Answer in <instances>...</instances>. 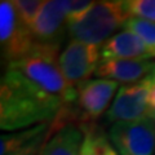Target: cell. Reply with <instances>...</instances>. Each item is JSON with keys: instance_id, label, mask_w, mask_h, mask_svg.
<instances>
[{"instance_id": "15", "label": "cell", "mask_w": 155, "mask_h": 155, "mask_svg": "<svg viewBox=\"0 0 155 155\" xmlns=\"http://www.w3.org/2000/svg\"><path fill=\"white\" fill-rule=\"evenodd\" d=\"M123 28L136 34L155 57V22L140 18H128L123 25Z\"/></svg>"}, {"instance_id": "19", "label": "cell", "mask_w": 155, "mask_h": 155, "mask_svg": "<svg viewBox=\"0 0 155 155\" xmlns=\"http://www.w3.org/2000/svg\"><path fill=\"white\" fill-rule=\"evenodd\" d=\"M47 137H48V132L45 134L40 136V137H38L36 140H34L32 142L26 145V146L22 147L21 150L13 153L12 155H39L43 145H44V141H47Z\"/></svg>"}, {"instance_id": "4", "label": "cell", "mask_w": 155, "mask_h": 155, "mask_svg": "<svg viewBox=\"0 0 155 155\" xmlns=\"http://www.w3.org/2000/svg\"><path fill=\"white\" fill-rule=\"evenodd\" d=\"M116 89L118 81L107 79H91L78 87L76 101L72 104L76 125L85 128L96 124V120L107 110Z\"/></svg>"}, {"instance_id": "11", "label": "cell", "mask_w": 155, "mask_h": 155, "mask_svg": "<svg viewBox=\"0 0 155 155\" xmlns=\"http://www.w3.org/2000/svg\"><path fill=\"white\" fill-rule=\"evenodd\" d=\"M153 61L141 60H106L101 61L94 75L100 79L118 83L134 84L145 79L153 70Z\"/></svg>"}, {"instance_id": "2", "label": "cell", "mask_w": 155, "mask_h": 155, "mask_svg": "<svg viewBox=\"0 0 155 155\" xmlns=\"http://www.w3.org/2000/svg\"><path fill=\"white\" fill-rule=\"evenodd\" d=\"M60 45L36 41L25 57L7 67L16 69L36 87L61 100L65 105H72L76 101L78 92L67 83L61 71Z\"/></svg>"}, {"instance_id": "6", "label": "cell", "mask_w": 155, "mask_h": 155, "mask_svg": "<svg viewBox=\"0 0 155 155\" xmlns=\"http://www.w3.org/2000/svg\"><path fill=\"white\" fill-rule=\"evenodd\" d=\"M110 141L119 155H153L155 151V120L143 118L118 122L110 128Z\"/></svg>"}, {"instance_id": "22", "label": "cell", "mask_w": 155, "mask_h": 155, "mask_svg": "<svg viewBox=\"0 0 155 155\" xmlns=\"http://www.w3.org/2000/svg\"><path fill=\"white\" fill-rule=\"evenodd\" d=\"M151 118H153V119H154V120H155V113H154V114H153V115H151Z\"/></svg>"}, {"instance_id": "18", "label": "cell", "mask_w": 155, "mask_h": 155, "mask_svg": "<svg viewBox=\"0 0 155 155\" xmlns=\"http://www.w3.org/2000/svg\"><path fill=\"white\" fill-rule=\"evenodd\" d=\"M62 3H64L67 16V25L80 19L94 4V2H87V0H75V2H62Z\"/></svg>"}, {"instance_id": "13", "label": "cell", "mask_w": 155, "mask_h": 155, "mask_svg": "<svg viewBox=\"0 0 155 155\" xmlns=\"http://www.w3.org/2000/svg\"><path fill=\"white\" fill-rule=\"evenodd\" d=\"M51 124H40L32 128L18 130L12 134H4L0 137V155H12L38 137L45 134Z\"/></svg>"}, {"instance_id": "3", "label": "cell", "mask_w": 155, "mask_h": 155, "mask_svg": "<svg viewBox=\"0 0 155 155\" xmlns=\"http://www.w3.org/2000/svg\"><path fill=\"white\" fill-rule=\"evenodd\" d=\"M128 19L123 2H94L80 19L67 25L71 40L101 47Z\"/></svg>"}, {"instance_id": "1", "label": "cell", "mask_w": 155, "mask_h": 155, "mask_svg": "<svg viewBox=\"0 0 155 155\" xmlns=\"http://www.w3.org/2000/svg\"><path fill=\"white\" fill-rule=\"evenodd\" d=\"M61 100L30 81L12 67H7L0 81V127L4 130L27 129L51 124L61 109Z\"/></svg>"}, {"instance_id": "14", "label": "cell", "mask_w": 155, "mask_h": 155, "mask_svg": "<svg viewBox=\"0 0 155 155\" xmlns=\"http://www.w3.org/2000/svg\"><path fill=\"white\" fill-rule=\"evenodd\" d=\"M84 130V142L81 155H118L113 143L97 124L81 128Z\"/></svg>"}, {"instance_id": "20", "label": "cell", "mask_w": 155, "mask_h": 155, "mask_svg": "<svg viewBox=\"0 0 155 155\" xmlns=\"http://www.w3.org/2000/svg\"><path fill=\"white\" fill-rule=\"evenodd\" d=\"M149 79V78H147ZM150 80V79H149ZM147 102H149V107L151 111V115L155 113V83H153L150 80V88H149V97H147Z\"/></svg>"}, {"instance_id": "17", "label": "cell", "mask_w": 155, "mask_h": 155, "mask_svg": "<svg viewBox=\"0 0 155 155\" xmlns=\"http://www.w3.org/2000/svg\"><path fill=\"white\" fill-rule=\"evenodd\" d=\"M128 18H140L155 22V0H127L123 2Z\"/></svg>"}, {"instance_id": "21", "label": "cell", "mask_w": 155, "mask_h": 155, "mask_svg": "<svg viewBox=\"0 0 155 155\" xmlns=\"http://www.w3.org/2000/svg\"><path fill=\"white\" fill-rule=\"evenodd\" d=\"M147 78L150 80L153 81V83H155V62H154V66H153V70H151V72L147 75Z\"/></svg>"}, {"instance_id": "5", "label": "cell", "mask_w": 155, "mask_h": 155, "mask_svg": "<svg viewBox=\"0 0 155 155\" xmlns=\"http://www.w3.org/2000/svg\"><path fill=\"white\" fill-rule=\"evenodd\" d=\"M36 43L31 30L21 22L13 2L0 3V47L7 65L23 58Z\"/></svg>"}, {"instance_id": "10", "label": "cell", "mask_w": 155, "mask_h": 155, "mask_svg": "<svg viewBox=\"0 0 155 155\" xmlns=\"http://www.w3.org/2000/svg\"><path fill=\"white\" fill-rule=\"evenodd\" d=\"M101 61L106 60H141L155 58L145 43L136 34L123 30L107 39L100 47Z\"/></svg>"}, {"instance_id": "12", "label": "cell", "mask_w": 155, "mask_h": 155, "mask_svg": "<svg viewBox=\"0 0 155 155\" xmlns=\"http://www.w3.org/2000/svg\"><path fill=\"white\" fill-rule=\"evenodd\" d=\"M83 142L84 130L79 125L69 124L48 133L39 155H81Z\"/></svg>"}, {"instance_id": "9", "label": "cell", "mask_w": 155, "mask_h": 155, "mask_svg": "<svg viewBox=\"0 0 155 155\" xmlns=\"http://www.w3.org/2000/svg\"><path fill=\"white\" fill-rule=\"evenodd\" d=\"M66 30L67 16L64 3L60 0L45 2L36 22L31 28L35 40L44 44H61Z\"/></svg>"}, {"instance_id": "7", "label": "cell", "mask_w": 155, "mask_h": 155, "mask_svg": "<svg viewBox=\"0 0 155 155\" xmlns=\"http://www.w3.org/2000/svg\"><path fill=\"white\" fill-rule=\"evenodd\" d=\"M101 62L98 45L71 40L60 54V67L66 81L78 88L94 74Z\"/></svg>"}, {"instance_id": "16", "label": "cell", "mask_w": 155, "mask_h": 155, "mask_svg": "<svg viewBox=\"0 0 155 155\" xmlns=\"http://www.w3.org/2000/svg\"><path fill=\"white\" fill-rule=\"evenodd\" d=\"M12 2L21 22L31 30L45 2H40V0H12Z\"/></svg>"}, {"instance_id": "8", "label": "cell", "mask_w": 155, "mask_h": 155, "mask_svg": "<svg viewBox=\"0 0 155 155\" xmlns=\"http://www.w3.org/2000/svg\"><path fill=\"white\" fill-rule=\"evenodd\" d=\"M149 88L150 80L147 76L138 83L122 85L105 115L106 122L115 124L118 122H134L149 116L151 118L147 102Z\"/></svg>"}]
</instances>
